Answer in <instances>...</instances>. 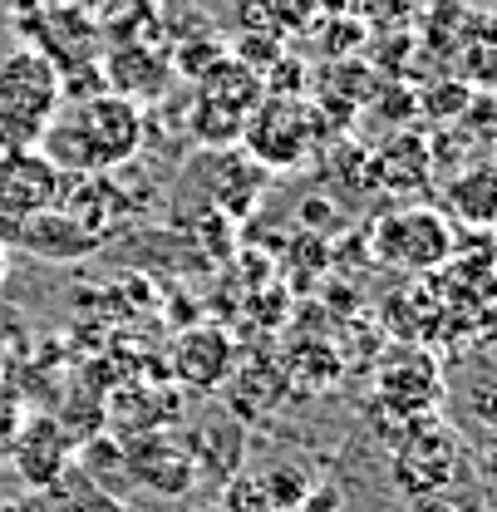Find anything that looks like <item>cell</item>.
<instances>
[{"label": "cell", "instance_id": "6da1fadb", "mask_svg": "<svg viewBox=\"0 0 497 512\" xmlns=\"http://www.w3.org/2000/svg\"><path fill=\"white\" fill-rule=\"evenodd\" d=\"M138 143H143V109L114 89L60 104L55 119L40 133V153L64 178L114 173L138 158Z\"/></svg>", "mask_w": 497, "mask_h": 512}, {"label": "cell", "instance_id": "7a4b0ae2", "mask_svg": "<svg viewBox=\"0 0 497 512\" xmlns=\"http://www.w3.org/2000/svg\"><path fill=\"white\" fill-rule=\"evenodd\" d=\"M370 252L379 266L404 276H429L458 256V237L434 207H394L370 227Z\"/></svg>", "mask_w": 497, "mask_h": 512}, {"label": "cell", "instance_id": "3957f363", "mask_svg": "<svg viewBox=\"0 0 497 512\" xmlns=\"http://www.w3.org/2000/svg\"><path fill=\"white\" fill-rule=\"evenodd\" d=\"M315 119L320 109H311L301 94H266L242 124V148L256 168H301L320 138Z\"/></svg>", "mask_w": 497, "mask_h": 512}, {"label": "cell", "instance_id": "277c9868", "mask_svg": "<svg viewBox=\"0 0 497 512\" xmlns=\"http://www.w3.org/2000/svg\"><path fill=\"white\" fill-rule=\"evenodd\" d=\"M389 468H394V488L409 493V498L443 493L463 473V444L443 419L424 414V419H409L404 434L394 439V463Z\"/></svg>", "mask_w": 497, "mask_h": 512}, {"label": "cell", "instance_id": "5b68a950", "mask_svg": "<svg viewBox=\"0 0 497 512\" xmlns=\"http://www.w3.org/2000/svg\"><path fill=\"white\" fill-rule=\"evenodd\" d=\"M15 30L40 55H50V60L60 64V74L79 69V64H94V55H99V20L79 0H50L45 10L15 20Z\"/></svg>", "mask_w": 497, "mask_h": 512}, {"label": "cell", "instance_id": "8992f818", "mask_svg": "<svg viewBox=\"0 0 497 512\" xmlns=\"http://www.w3.org/2000/svg\"><path fill=\"white\" fill-rule=\"evenodd\" d=\"M124 458H128V483H138L143 493H153L163 503L187 498L192 483H197L192 448L173 429H138L124 444Z\"/></svg>", "mask_w": 497, "mask_h": 512}, {"label": "cell", "instance_id": "52a82bcc", "mask_svg": "<svg viewBox=\"0 0 497 512\" xmlns=\"http://www.w3.org/2000/svg\"><path fill=\"white\" fill-rule=\"evenodd\" d=\"M374 389H379V394H374L379 409L409 424V419L434 414L438 394H443V375H438L434 355H429L424 345H399V350H389V355L379 360Z\"/></svg>", "mask_w": 497, "mask_h": 512}, {"label": "cell", "instance_id": "ba28073f", "mask_svg": "<svg viewBox=\"0 0 497 512\" xmlns=\"http://www.w3.org/2000/svg\"><path fill=\"white\" fill-rule=\"evenodd\" d=\"M60 104H64V74L50 55H40L35 45H20L15 55L0 60V109L25 114L35 124H50Z\"/></svg>", "mask_w": 497, "mask_h": 512}, {"label": "cell", "instance_id": "9c48e42d", "mask_svg": "<svg viewBox=\"0 0 497 512\" xmlns=\"http://www.w3.org/2000/svg\"><path fill=\"white\" fill-rule=\"evenodd\" d=\"M187 448H192V468L202 483H212L217 493L247 473V453H251V439H247V424L232 414V409H202L192 419V434H183Z\"/></svg>", "mask_w": 497, "mask_h": 512}, {"label": "cell", "instance_id": "30bf717a", "mask_svg": "<svg viewBox=\"0 0 497 512\" xmlns=\"http://www.w3.org/2000/svg\"><path fill=\"white\" fill-rule=\"evenodd\" d=\"M168 370H173V380L183 384V389H192V394H212V389H222L227 375L237 370V340H232L222 325H187L183 335L173 340Z\"/></svg>", "mask_w": 497, "mask_h": 512}, {"label": "cell", "instance_id": "8fae6325", "mask_svg": "<svg viewBox=\"0 0 497 512\" xmlns=\"http://www.w3.org/2000/svg\"><path fill=\"white\" fill-rule=\"evenodd\" d=\"M10 463L30 488H55L69 463H74V439L64 434L60 419L50 414H25L20 429L10 434Z\"/></svg>", "mask_w": 497, "mask_h": 512}, {"label": "cell", "instance_id": "7c38bea8", "mask_svg": "<svg viewBox=\"0 0 497 512\" xmlns=\"http://www.w3.org/2000/svg\"><path fill=\"white\" fill-rule=\"evenodd\" d=\"M64 173L40 153V148H20V153H0V212L10 217H30L60 202Z\"/></svg>", "mask_w": 497, "mask_h": 512}, {"label": "cell", "instance_id": "4fadbf2b", "mask_svg": "<svg viewBox=\"0 0 497 512\" xmlns=\"http://www.w3.org/2000/svg\"><path fill=\"white\" fill-rule=\"evenodd\" d=\"M99 242H104V232H94L89 222H79L69 207L55 202V207L30 212L20 222V242L15 247H25V252L40 256V261H55V266H74V261L99 252Z\"/></svg>", "mask_w": 497, "mask_h": 512}, {"label": "cell", "instance_id": "5bb4252c", "mask_svg": "<svg viewBox=\"0 0 497 512\" xmlns=\"http://www.w3.org/2000/svg\"><path fill=\"white\" fill-rule=\"evenodd\" d=\"M99 69H104V84L133 104H153L173 89V60L153 40L148 45H114Z\"/></svg>", "mask_w": 497, "mask_h": 512}, {"label": "cell", "instance_id": "9a60e30c", "mask_svg": "<svg viewBox=\"0 0 497 512\" xmlns=\"http://www.w3.org/2000/svg\"><path fill=\"white\" fill-rule=\"evenodd\" d=\"M197 99H207V104H217V109H227V114H237V119H247L251 109L266 99V79L242 64L232 50L222 55V60L212 64L202 79H197Z\"/></svg>", "mask_w": 497, "mask_h": 512}, {"label": "cell", "instance_id": "2e32d148", "mask_svg": "<svg viewBox=\"0 0 497 512\" xmlns=\"http://www.w3.org/2000/svg\"><path fill=\"white\" fill-rule=\"evenodd\" d=\"M94 20H99V40H109V50L158 40V0H99Z\"/></svg>", "mask_w": 497, "mask_h": 512}, {"label": "cell", "instance_id": "e0dca14e", "mask_svg": "<svg viewBox=\"0 0 497 512\" xmlns=\"http://www.w3.org/2000/svg\"><path fill=\"white\" fill-rule=\"evenodd\" d=\"M453 212L463 217V222H473V227H497V168H473V173H463L453 188Z\"/></svg>", "mask_w": 497, "mask_h": 512}, {"label": "cell", "instance_id": "ac0fdd59", "mask_svg": "<svg viewBox=\"0 0 497 512\" xmlns=\"http://www.w3.org/2000/svg\"><path fill=\"white\" fill-rule=\"evenodd\" d=\"M227 50H232L242 64H251L256 74H266L271 64L286 55V45H281V35H276V30H247V35H242L237 45H227Z\"/></svg>", "mask_w": 497, "mask_h": 512}, {"label": "cell", "instance_id": "d6986e66", "mask_svg": "<svg viewBox=\"0 0 497 512\" xmlns=\"http://www.w3.org/2000/svg\"><path fill=\"white\" fill-rule=\"evenodd\" d=\"M414 10H419V0H360V15L374 30H399Z\"/></svg>", "mask_w": 497, "mask_h": 512}, {"label": "cell", "instance_id": "ffe728a7", "mask_svg": "<svg viewBox=\"0 0 497 512\" xmlns=\"http://www.w3.org/2000/svg\"><path fill=\"white\" fill-rule=\"evenodd\" d=\"M468 104H473V94H468V84H438L434 94L424 99V109H429L434 119H448V114L458 119V114H463Z\"/></svg>", "mask_w": 497, "mask_h": 512}, {"label": "cell", "instance_id": "44dd1931", "mask_svg": "<svg viewBox=\"0 0 497 512\" xmlns=\"http://www.w3.org/2000/svg\"><path fill=\"white\" fill-rule=\"evenodd\" d=\"M468 414H473L483 429H497V380H478L468 389Z\"/></svg>", "mask_w": 497, "mask_h": 512}, {"label": "cell", "instance_id": "7402d4cb", "mask_svg": "<svg viewBox=\"0 0 497 512\" xmlns=\"http://www.w3.org/2000/svg\"><path fill=\"white\" fill-rule=\"evenodd\" d=\"M20 419H25V404H20V389H10V384H0V444H10V434L20 429Z\"/></svg>", "mask_w": 497, "mask_h": 512}, {"label": "cell", "instance_id": "603a6c76", "mask_svg": "<svg viewBox=\"0 0 497 512\" xmlns=\"http://www.w3.org/2000/svg\"><path fill=\"white\" fill-rule=\"evenodd\" d=\"M409 512H468V503H458L448 488L443 493H424V498H409Z\"/></svg>", "mask_w": 497, "mask_h": 512}, {"label": "cell", "instance_id": "cb8c5ba5", "mask_svg": "<svg viewBox=\"0 0 497 512\" xmlns=\"http://www.w3.org/2000/svg\"><path fill=\"white\" fill-rule=\"evenodd\" d=\"M50 0H0V10L10 15V20H25V15H35V10H45Z\"/></svg>", "mask_w": 497, "mask_h": 512}, {"label": "cell", "instance_id": "d4e9b609", "mask_svg": "<svg viewBox=\"0 0 497 512\" xmlns=\"http://www.w3.org/2000/svg\"><path fill=\"white\" fill-rule=\"evenodd\" d=\"M15 311H0V365H5V355H10V345H5V340H10V330H15Z\"/></svg>", "mask_w": 497, "mask_h": 512}, {"label": "cell", "instance_id": "484cf974", "mask_svg": "<svg viewBox=\"0 0 497 512\" xmlns=\"http://www.w3.org/2000/svg\"><path fill=\"white\" fill-rule=\"evenodd\" d=\"M5 271H10V247H0V286H5Z\"/></svg>", "mask_w": 497, "mask_h": 512}]
</instances>
